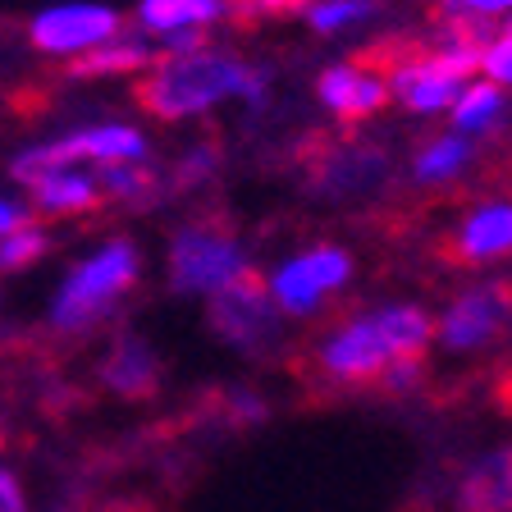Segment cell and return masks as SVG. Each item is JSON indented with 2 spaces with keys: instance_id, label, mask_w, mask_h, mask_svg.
<instances>
[{
  "instance_id": "14",
  "label": "cell",
  "mask_w": 512,
  "mask_h": 512,
  "mask_svg": "<svg viewBox=\"0 0 512 512\" xmlns=\"http://www.w3.org/2000/svg\"><path fill=\"white\" fill-rule=\"evenodd\" d=\"M316 96L330 115L366 119L389 101V78L366 74V69H357V64H330V69L316 78Z\"/></svg>"
},
{
  "instance_id": "12",
  "label": "cell",
  "mask_w": 512,
  "mask_h": 512,
  "mask_svg": "<svg viewBox=\"0 0 512 512\" xmlns=\"http://www.w3.org/2000/svg\"><path fill=\"white\" fill-rule=\"evenodd\" d=\"M96 375H101V384H106L110 394L147 398V394H156V384H160V357L142 334L124 330V334L110 339V348H106V357H101V366H96Z\"/></svg>"
},
{
  "instance_id": "25",
  "label": "cell",
  "mask_w": 512,
  "mask_h": 512,
  "mask_svg": "<svg viewBox=\"0 0 512 512\" xmlns=\"http://www.w3.org/2000/svg\"><path fill=\"white\" fill-rule=\"evenodd\" d=\"M444 10L462 19H512V0H444Z\"/></svg>"
},
{
  "instance_id": "26",
  "label": "cell",
  "mask_w": 512,
  "mask_h": 512,
  "mask_svg": "<svg viewBox=\"0 0 512 512\" xmlns=\"http://www.w3.org/2000/svg\"><path fill=\"white\" fill-rule=\"evenodd\" d=\"M37 215H32L28 197H14V192H0V238L14 234V229H23V224H32Z\"/></svg>"
},
{
  "instance_id": "22",
  "label": "cell",
  "mask_w": 512,
  "mask_h": 512,
  "mask_svg": "<svg viewBox=\"0 0 512 512\" xmlns=\"http://www.w3.org/2000/svg\"><path fill=\"white\" fill-rule=\"evenodd\" d=\"M96 183H101V197L119 206H138L156 192V174L147 165H106V170H96Z\"/></svg>"
},
{
  "instance_id": "8",
  "label": "cell",
  "mask_w": 512,
  "mask_h": 512,
  "mask_svg": "<svg viewBox=\"0 0 512 512\" xmlns=\"http://www.w3.org/2000/svg\"><path fill=\"white\" fill-rule=\"evenodd\" d=\"M124 32V14L101 0H60L28 19V42L51 60H83Z\"/></svg>"
},
{
  "instance_id": "21",
  "label": "cell",
  "mask_w": 512,
  "mask_h": 512,
  "mask_svg": "<svg viewBox=\"0 0 512 512\" xmlns=\"http://www.w3.org/2000/svg\"><path fill=\"white\" fill-rule=\"evenodd\" d=\"M375 14V0H311L302 5V19L316 37H334V32L352 28V23H362Z\"/></svg>"
},
{
  "instance_id": "18",
  "label": "cell",
  "mask_w": 512,
  "mask_h": 512,
  "mask_svg": "<svg viewBox=\"0 0 512 512\" xmlns=\"http://www.w3.org/2000/svg\"><path fill=\"white\" fill-rule=\"evenodd\" d=\"M503 110H508L503 87L485 83V78H471V83L458 92V101H453V110H448V119H453V133L476 138V133H490V128L503 124Z\"/></svg>"
},
{
  "instance_id": "9",
  "label": "cell",
  "mask_w": 512,
  "mask_h": 512,
  "mask_svg": "<svg viewBox=\"0 0 512 512\" xmlns=\"http://www.w3.org/2000/svg\"><path fill=\"white\" fill-rule=\"evenodd\" d=\"M512 320V284H476L435 316V343L448 352H476L503 334Z\"/></svg>"
},
{
  "instance_id": "10",
  "label": "cell",
  "mask_w": 512,
  "mask_h": 512,
  "mask_svg": "<svg viewBox=\"0 0 512 512\" xmlns=\"http://www.w3.org/2000/svg\"><path fill=\"white\" fill-rule=\"evenodd\" d=\"M206 316H211V330L220 343L238 352H261L270 339H275V325H279V311L270 307L266 288L261 279H243V284L224 288L206 302Z\"/></svg>"
},
{
  "instance_id": "23",
  "label": "cell",
  "mask_w": 512,
  "mask_h": 512,
  "mask_svg": "<svg viewBox=\"0 0 512 512\" xmlns=\"http://www.w3.org/2000/svg\"><path fill=\"white\" fill-rule=\"evenodd\" d=\"M480 78L508 92L512 87V19L494 32L490 42H480Z\"/></svg>"
},
{
  "instance_id": "13",
  "label": "cell",
  "mask_w": 512,
  "mask_h": 512,
  "mask_svg": "<svg viewBox=\"0 0 512 512\" xmlns=\"http://www.w3.org/2000/svg\"><path fill=\"white\" fill-rule=\"evenodd\" d=\"M28 206L32 215H87L101 206V183H96V170H83V165H55V170H42L28 183Z\"/></svg>"
},
{
  "instance_id": "24",
  "label": "cell",
  "mask_w": 512,
  "mask_h": 512,
  "mask_svg": "<svg viewBox=\"0 0 512 512\" xmlns=\"http://www.w3.org/2000/svg\"><path fill=\"white\" fill-rule=\"evenodd\" d=\"M215 170H220V151L211 142H192L179 156V165H174V183L179 188H202V183L215 179Z\"/></svg>"
},
{
  "instance_id": "20",
  "label": "cell",
  "mask_w": 512,
  "mask_h": 512,
  "mask_svg": "<svg viewBox=\"0 0 512 512\" xmlns=\"http://www.w3.org/2000/svg\"><path fill=\"white\" fill-rule=\"evenodd\" d=\"M51 247H55V238H51L46 224H37V220L23 224V229H14V234L0 238V275H14V270L37 266Z\"/></svg>"
},
{
  "instance_id": "5",
  "label": "cell",
  "mask_w": 512,
  "mask_h": 512,
  "mask_svg": "<svg viewBox=\"0 0 512 512\" xmlns=\"http://www.w3.org/2000/svg\"><path fill=\"white\" fill-rule=\"evenodd\" d=\"M165 279H170L174 293L183 298H206L252 279V256L238 243L229 229L206 220L179 224L170 234V247H165Z\"/></svg>"
},
{
  "instance_id": "2",
  "label": "cell",
  "mask_w": 512,
  "mask_h": 512,
  "mask_svg": "<svg viewBox=\"0 0 512 512\" xmlns=\"http://www.w3.org/2000/svg\"><path fill=\"white\" fill-rule=\"evenodd\" d=\"M138 96L156 119L183 124V119H197L224 101L261 106L266 101V69H256L229 51L202 46V51L179 55V60H156V69L142 74Z\"/></svg>"
},
{
  "instance_id": "19",
  "label": "cell",
  "mask_w": 512,
  "mask_h": 512,
  "mask_svg": "<svg viewBox=\"0 0 512 512\" xmlns=\"http://www.w3.org/2000/svg\"><path fill=\"white\" fill-rule=\"evenodd\" d=\"M471 165V142L462 133H444V138H430L426 147L412 156V174L416 183H448L458 179Z\"/></svg>"
},
{
  "instance_id": "6",
  "label": "cell",
  "mask_w": 512,
  "mask_h": 512,
  "mask_svg": "<svg viewBox=\"0 0 512 512\" xmlns=\"http://www.w3.org/2000/svg\"><path fill=\"white\" fill-rule=\"evenodd\" d=\"M357 266H352V252L339 243H316V247H302V252H288L284 261H275L266 275V298L279 316L288 320H307L316 316L334 293L352 284Z\"/></svg>"
},
{
  "instance_id": "11",
  "label": "cell",
  "mask_w": 512,
  "mask_h": 512,
  "mask_svg": "<svg viewBox=\"0 0 512 512\" xmlns=\"http://www.w3.org/2000/svg\"><path fill=\"white\" fill-rule=\"evenodd\" d=\"M453 256L467 266H485L512 256V197H494V202L471 206L453 229Z\"/></svg>"
},
{
  "instance_id": "16",
  "label": "cell",
  "mask_w": 512,
  "mask_h": 512,
  "mask_svg": "<svg viewBox=\"0 0 512 512\" xmlns=\"http://www.w3.org/2000/svg\"><path fill=\"white\" fill-rule=\"evenodd\" d=\"M462 512H512V448H494L467 467L458 485Z\"/></svg>"
},
{
  "instance_id": "17",
  "label": "cell",
  "mask_w": 512,
  "mask_h": 512,
  "mask_svg": "<svg viewBox=\"0 0 512 512\" xmlns=\"http://www.w3.org/2000/svg\"><path fill=\"white\" fill-rule=\"evenodd\" d=\"M156 46L142 37V32H119V37H110L106 46H96L92 55H83V60H74V69L69 74L78 78H124V74H151L156 69Z\"/></svg>"
},
{
  "instance_id": "27",
  "label": "cell",
  "mask_w": 512,
  "mask_h": 512,
  "mask_svg": "<svg viewBox=\"0 0 512 512\" xmlns=\"http://www.w3.org/2000/svg\"><path fill=\"white\" fill-rule=\"evenodd\" d=\"M0 512H28V490L10 467H0Z\"/></svg>"
},
{
  "instance_id": "1",
  "label": "cell",
  "mask_w": 512,
  "mask_h": 512,
  "mask_svg": "<svg viewBox=\"0 0 512 512\" xmlns=\"http://www.w3.org/2000/svg\"><path fill=\"white\" fill-rule=\"evenodd\" d=\"M430 343H435V316L421 302H380L325 334L316 366L339 384H366L398 362H421Z\"/></svg>"
},
{
  "instance_id": "3",
  "label": "cell",
  "mask_w": 512,
  "mask_h": 512,
  "mask_svg": "<svg viewBox=\"0 0 512 512\" xmlns=\"http://www.w3.org/2000/svg\"><path fill=\"white\" fill-rule=\"evenodd\" d=\"M138 279H142V252L133 238L96 243L51 288V298H46V330L64 334V339L96 330L106 316H115V307L138 288Z\"/></svg>"
},
{
  "instance_id": "4",
  "label": "cell",
  "mask_w": 512,
  "mask_h": 512,
  "mask_svg": "<svg viewBox=\"0 0 512 512\" xmlns=\"http://www.w3.org/2000/svg\"><path fill=\"white\" fill-rule=\"evenodd\" d=\"M151 142L138 124L128 119H96V124L64 128L46 142H28L10 156V179L28 188L42 170L55 165H83V170H106V165H147Z\"/></svg>"
},
{
  "instance_id": "15",
  "label": "cell",
  "mask_w": 512,
  "mask_h": 512,
  "mask_svg": "<svg viewBox=\"0 0 512 512\" xmlns=\"http://www.w3.org/2000/svg\"><path fill=\"white\" fill-rule=\"evenodd\" d=\"M220 19H229V0H138L133 10V23L147 42L174 37V32H206Z\"/></svg>"
},
{
  "instance_id": "28",
  "label": "cell",
  "mask_w": 512,
  "mask_h": 512,
  "mask_svg": "<svg viewBox=\"0 0 512 512\" xmlns=\"http://www.w3.org/2000/svg\"><path fill=\"white\" fill-rule=\"evenodd\" d=\"M0 444H5V426H0Z\"/></svg>"
},
{
  "instance_id": "7",
  "label": "cell",
  "mask_w": 512,
  "mask_h": 512,
  "mask_svg": "<svg viewBox=\"0 0 512 512\" xmlns=\"http://www.w3.org/2000/svg\"><path fill=\"white\" fill-rule=\"evenodd\" d=\"M476 69H480V42L453 37L439 51L398 64L389 74V96H398V106H407L412 115H448Z\"/></svg>"
}]
</instances>
